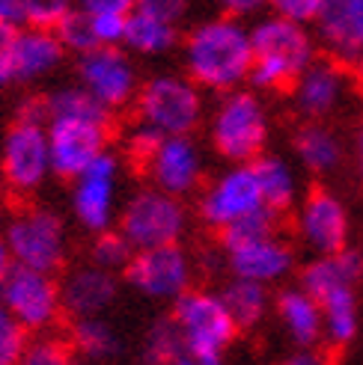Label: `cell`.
Here are the masks:
<instances>
[{"label":"cell","instance_id":"cell-1","mask_svg":"<svg viewBox=\"0 0 363 365\" xmlns=\"http://www.w3.org/2000/svg\"><path fill=\"white\" fill-rule=\"evenodd\" d=\"M250 30L235 15L209 18L185 36V71L209 93H229L250 78Z\"/></svg>","mask_w":363,"mask_h":365},{"label":"cell","instance_id":"cell-2","mask_svg":"<svg viewBox=\"0 0 363 365\" xmlns=\"http://www.w3.org/2000/svg\"><path fill=\"white\" fill-rule=\"evenodd\" d=\"M253 63H250V83L262 93L289 96L304 68L316 60L313 36L304 24L286 21L271 15L250 30Z\"/></svg>","mask_w":363,"mask_h":365},{"label":"cell","instance_id":"cell-3","mask_svg":"<svg viewBox=\"0 0 363 365\" xmlns=\"http://www.w3.org/2000/svg\"><path fill=\"white\" fill-rule=\"evenodd\" d=\"M170 318L176 321L182 341H185V356L203 362H221V356L239 339V324L232 321L229 309L221 297V291L209 288H188L173 300Z\"/></svg>","mask_w":363,"mask_h":365},{"label":"cell","instance_id":"cell-4","mask_svg":"<svg viewBox=\"0 0 363 365\" xmlns=\"http://www.w3.org/2000/svg\"><path fill=\"white\" fill-rule=\"evenodd\" d=\"M212 149L229 163L257 160L268 143V113L257 93L229 89L217 101L209 122Z\"/></svg>","mask_w":363,"mask_h":365},{"label":"cell","instance_id":"cell-5","mask_svg":"<svg viewBox=\"0 0 363 365\" xmlns=\"http://www.w3.org/2000/svg\"><path fill=\"white\" fill-rule=\"evenodd\" d=\"M134 113L140 125L152 128L161 137L194 134V128L203 119V89L188 75H155L140 83Z\"/></svg>","mask_w":363,"mask_h":365},{"label":"cell","instance_id":"cell-6","mask_svg":"<svg viewBox=\"0 0 363 365\" xmlns=\"http://www.w3.org/2000/svg\"><path fill=\"white\" fill-rule=\"evenodd\" d=\"M185 229H188L185 202L152 185L137 190L119 211V232L131 241L134 250L179 244Z\"/></svg>","mask_w":363,"mask_h":365},{"label":"cell","instance_id":"cell-7","mask_svg":"<svg viewBox=\"0 0 363 365\" xmlns=\"http://www.w3.org/2000/svg\"><path fill=\"white\" fill-rule=\"evenodd\" d=\"M4 241L12 252V262L21 267L57 273L66 264V226L51 208L18 211L6 226Z\"/></svg>","mask_w":363,"mask_h":365},{"label":"cell","instance_id":"cell-8","mask_svg":"<svg viewBox=\"0 0 363 365\" xmlns=\"http://www.w3.org/2000/svg\"><path fill=\"white\" fill-rule=\"evenodd\" d=\"M0 306L15 321H21L30 333H45L63 315V294L54 273L12 264L0 282Z\"/></svg>","mask_w":363,"mask_h":365},{"label":"cell","instance_id":"cell-9","mask_svg":"<svg viewBox=\"0 0 363 365\" xmlns=\"http://www.w3.org/2000/svg\"><path fill=\"white\" fill-rule=\"evenodd\" d=\"M122 277L137 294L173 303L194 282V262L182 244L146 247V250H134Z\"/></svg>","mask_w":363,"mask_h":365},{"label":"cell","instance_id":"cell-10","mask_svg":"<svg viewBox=\"0 0 363 365\" xmlns=\"http://www.w3.org/2000/svg\"><path fill=\"white\" fill-rule=\"evenodd\" d=\"M81 86L93 98H99L107 110H122L137 98V68L119 45H99L78 57Z\"/></svg>","mask_w":363,"mask_h":365},{"label":"cell","instance_id":"cell-11","mask_svg":"<svg viewBox=\"0 0 363 365\" xmlns=\"http://www.w3.org/2000/svg\"><path fill=\"white\" fill-rule=\"evenodd\" d=\"M265 202L257 185V175H253V167L250 163H232L227 173H221L212 185L203 187L197 202V214L203 226L217 235L229 223L242 220V217L253 214Z\"/></svg>","mask_w":363,"mask_h":365},{"label":"cell","instance_id":"cell-12","mask_svg":"<svg viewBox=\"0 0 363 365\" xmlns=\"http://www.w3.org/2000/svg\"><path fill=\"white\" fill-rule=\"evenodd\" d=\"M4 178L15 193H33L45 185L51 170V149H48V122L15 119L4 140Z\"/></svg>","mask_w":363,"mask_h":365},{"label":"cell","instance_id":"cell-13","mask_svg":"<svg viewBox=\"0 0 363 365\" xmlns=\"http://www.w3.org/2000/svg\"><path fill=\"white\" fill-rule=\"evenodd\" d=\"M298 238L316 255H331L349 247L352 220L346 202L324 185H313L298 205L295 217Z\"/></svg>","mask_w":363,"mask_h":365},{"label":"cell","instance_id":"cell-14","mask_svg":"<svg viewBox=\"0 0 363 365\" xmlns=\"http://www.w3.org/2000/svg\"><path fill=\"white\" fill-rule=\"evenodd\" d=\"M143 175L152 181V187L185 199L203 187V178H206L203 152L191 140V134L161 137L152 158L143 167Z\"/></svg>","mask_w":363,"mask_h":365},{"label":"cell","instance_id":"cell-15","mask_svg":"<svg viewBox=\"0 0 363 365\" xmlns=\"http://www.w3.org/2000/svg\"><path fill=\"white\" fill-rule=\"evenodd\" d=\"M116 187H119V160L104 152L75 178L71 187V211L86 232H104L116 217Z\"/></svg>","mask_w":363,"mask_h":365},{"label":"cell","instance_id":"cell-16","mask_svg":"<svg viewBox=\"0 0 363 365\" xmlns=\"http://www.w3.org/2000/svg\"><path fill=\"white\" fill-rule=\"evenodd\" d=\"M114 128L84 119H48L51 170L60 178L75 181L99 155L107 152Z\"/></svg>","mask_w":363,"mask_h":365},{"label":"cell","instance_id":"cell-17","mask_svg":"<svg viewBox=\"0 0 363 365\" xmlns=\"http://www.w3.org/2000/svg\"><path fill=\"white\" fill-rule=\"evenodd\" d=\"M349 81V68L337 63L328 53L316 57L310 66L304 68V75L292 86V104L304 122H322L328 119L342 96V86Z\"/></svg>","mask_w":363,"mask_h":365},{"label":"cell","instance_id":"cell-18","mask_svg":"<svg viewBox=\"0 0 363 365\" xmlns=\"http://www.w3.org/2000/svg\"><path fill=\"white\" fill-rule=\"evenodd\" d=\"M227 252V267L232 277L250 279L259 285H271L283 279L286 273H292L295 267V247L289 244L283 235H268V238L250 241L242 247L224 250Z\"/></svg>","mask_w":363,"mask_h":365},{"label":"cell","instance_id":"cell-19","mask_svg":"<svg viewBox=\"0 0 363 365\" xmlns=\"http://www.w3.org/2000/svg\"><path fill=\"white\" fill-rule=\"evenodd\" d=\"M63 312L71 318H96L114 306L119 294V282L114 270H104L99 264H84L69 270L60 282Z\"/></svg>","mask_w":363,"mask_h":365},{"label":"cell","instance_id":"cell-20","mask_svg":"<svg viewBox=\"0 0 363 365\" xmlns=\"http://www.w3.org/2000/svg\"><path fill=\"white\" fill-rule=\"evenodd\" d=\"M63 53H66V48L57 39V33L45 30V27L24 24V30L18 27L12 33V39L6 42L12 81H36V78L48 75V71L60 66Z\"/></svg>","mask_w":363,"mask_h":365},{"label":"cell","instance_id":"cell-21","mask_svg":"<svg viewBox=\"0 0 363 365\" xmlns=\"http://www.w3.org/2000/svg\"><path fill=\"white\" fill-rule=\"evenodd\" d=\"M277 318L286 327L289 339H292L298 348H316L324 341V321H322V306L313 294H307L301 285L295 288H283L277 300Z\"/></svg>","mask_w":363,"mask_h":365},{"label":"cell","instance_id":"cell-22","mask_svg":"<svg viewBox=\"0 0 363 365\" xmlns=\"http://www.w3.org/2000/svg\"><path fill=\"white\" fill-rule=\"evenodd\" d=\"M360 277H363V252L354 247H346L339 252L316 255L313 262H307L301 267L298 285L319 300L324 291H331L337 285H357Z\"/></svg>","mask_w":363,"mask_h":365},{"label":"cell","instance_id":"cell-23","mask_svg":"<svg viewBox=\"0 0 363 365\" xmlns=\"http://www.w3.org/2000/svg\"><path fill=\"white\" fill-rule=\"evenodd\" d=\"M316 30H319L322 53H328V57H334L337 63L349 68L363 48V39L357 36L352 18H349L346 0H324V6L316 18Z\"/></svg>","mask_w":363,"mask_h":365},{"label":"cell","instance_id":"cell-24","mask_svg":"<svg viewBox=\"0 0 363 365\" xmlns=\"http://www.w3.org/2000/svg\"><path fill=\"white\" fill-rule=\"evenodd\" d=\"M324 321V344L334 351L349 348L357 336V294L354 285H337L319 297Z\"/></svg>","mask_w":363,"mask_h":365},{"label":"cell","instance_id":"cell-25","mask_svg":"<svg viewBox=\"0 0 363 365\" xmlns=\"http://www.w3.org/2000/svg\"><path fill=\"white\" fill-rule=\"evenodd\" d=\"M292 145L298 152V160L316 175L337 170L342 160V143L337 140L331 128H324L322 122H304L292 137Z\"/></svg>","mask_w":363,"mask_h":365},{"label":"cell","instance_id":"cell-26","mask_svg":"<svg viewBox=\"0 0 363 365\" xmlns=\"http://www.w3.org/2000/svg\"><path fill=\"white\" fill-rule=\"evenodd\" d=\"M250 167H253V175H257L262 202L268 208L286 214L289 208L295 205L298 185H295V175H292V170H289V163L283 158L262 152L257 160H250Z\"/></svg>","mask_w":363,"mask_h":365},{"label":"cell","instance_id":"cell-27","mask_svg":"<svg viewBox=\"0 0 363 365\" xmlns=\"http://www.w3.org/2000/svg\"><path fill=\"white\" fill-rule=\"evenodd\" d=\"M221 297L229 309L232 321L239 324V330H253V327H259L262 318L268 315V285L232 277L221 288Z\"/></svg>","mask_w":363,"mask_h":365},{"label":"cell","instance_id":"cell-28","mask_svg":"<svg viewBox=\"0 0 363 365\" xmlns=\"http://www.w3.org/2000/svg\"><path fill=\"white\" fill-rule=\"evenodd\" d=\"M176 42H179L176 24L161 21V18L146 15V12H140V9H134L129 15L122 45H129L134 53H146V57H155V53H167L170 48H176Z\"/></svg>","mask_w":363,"mask_h":365},{"label":"cell","instance_id":"cell-29","mask_svg":"<svg viewBox=\"0 0 363 365\" xmlns=\"http://www.w3.org/2000/svg\"><path fill=\"white\" fill-rule=\"evenodd\" d=\"M45 101H48V119H84V122L114 128V110H107V107L99 98L89 96L84 86L57 89V93L48 96Z\"/></svg>","mask_w":363,"mask_h":365},{"label":"cell","instance_id":"cell-30","mask_svg":"<svg viewBox=\"0 0 363 365\" xmlns=\"http://www.w3.org/2000/svg\"><path fill=\"white\" fill-rule=\"evenodd\" d=\"M69 341L71 348H75L78 356L84 359H111L116 356L119 351V336L114 333V327L101 321L99 315L96 318H75V324H71L69 330Z\"/></svg>","mask_w":363,"mask_h":365},{"label":"cell","instance_id":"cell-31","mask_svg":"<svg viewBox=\"0 0 363 365\" xmlns=\"http://www.w3.org/2000/svg\"><path fill=\"white\" fill-rule=\"evenodd\" d=\"M280 229H283V214L262 205L253 214H247V217H242V220H235L227 229L217 232V244H221V250H232V247L268 238V235H277Z\"/></svg>","mask_w":363,"mask_h":365},{"label":"cell","instance_id":"cell-32","mask_svg":"<svg viewBox=\"0 0 363 365\" xmlns=\"http://www.w3.org/2000/svg\"><path fill=\"white\" fill-rule=\"evenodd\" d=\"M185 356V341L170 315L158 318L143 339V362L146 365H173Z\"/></svg>","mask_w":363,"mask_h":365},{"label":"cell","instance_id":"cell-33","mask_svg":"<svg viewBox=\"0 0 363 365\" xmlns=\"http://www.w3.org/2000/svg\"><path fill=\"white\" fill-rule=\"evenodd\" d=\"M134 255V247L131 241L125 238L119 229H104V232H96L93 238V247H89V262L104 267V270H125V264L131 262Z\"/></svg>","mask_w":363,"mask_h":365},{"label":"cell","instance_id":"cell-34","mask_svg":"<svg viewBox=\"0 0 363 365\" xmlns=\"http://www.w3.org/2000/svg\"><path fill=\"white\" fill-rule=\"evenodd\" d=\"M54 33H57V39L63 42L66 51L71 53H86V51H93L99 48V39H96V30H93V18H89V12L84 9H71L63 21L54 27Z\"/></svg>","mask_w":363,"mask_h":365},{"label":"cell","instance_id":"cell-35","mask_svg":"<svg viewBox=\"0 0 363 365\" xmlns=\"http://www.w3.org/2000/svg\"><path fill=\"white\" fill-rule=\"evenodd\" d=\"M15 365H75V348L69 339L39 336L27 341V348Z\"/></svg>","mask_w":363,"mask_h":365},{"label":"cell","instance_id":"cell-36","mask_svg":"<svg viewBox=\"0 0 363 365\" xmlns=\"http://www.w3.org/2000/svg\"><path fill=\"white\" fill-rule=\"evenodd\" d=\"M27 327L21 321H15V315H9L4 306H0V365H15L21 359L24 348H27Z\"/></svg>","mask_w":363,"mask_h":365},{"label":"cell","instance_id":"cell-37","mask_svg":"<svg viewBox=\"0 0 363 365\" xmlns=\"http://www.w3.org/2000/svg\"><path fill=\"white\" fill-rule=\"evenodd\" d=\"M21 6H24V24L54 30L75 9V0H21Z\"/></svg>","mask_w":363,"mask_h":365},{"label":"cell","instance_id":"cell-38","mask_svg":"<svg viewBox=\"0 0 363 365\" xmlns=\"http://www.w3.org/2000/svg\"><path fill=\"white\" fill-rule=\"evenodd\" d=\"M268 6L274 9L277 18H286V21L307 27V24H316L324 0H268Z\"/></svg>","mask_w":363,"mask_h":365},{"label":"cell","instance_id":"cell-39","mask_svg":"<svg viewBox=\"0 0 363 365\" xmlns=\"http://www.w3.org/2000/svg\"><path fill=\"white\" fill-rule=\"evenodd\" d=\"M93 18V30L99 45H122L125 39V24L129 15H116V12H101V15H89Z\"/></svg>","mask_w":363,"mask_h":365},{"label":"cell","instance_id":"cell-40","mask_svg":"<svg viewBox=\"0 0 363 365\" xmlns=\"http://www.w3.org/2000/svg\"><path fill=\"white\" fill-rule=\"evenodd\" d=\"M188 4L191 0H137L134 9L146 12V15H155V18H161V21H170V24L179 27V21L188 12Z\"/></svg>","mask_w":363,"mask_h":365},{"label":"cell","instance_id":"cell-41","mask_svg":"<svg viewBox=\"0 0 363 365\" xmlns=\"http://www.w3.org/2000/svg\"><path fill=\"white\" fill-rule=\"evenodd\" d=\"M137 0H75V6L89 12V15H101V12H116V15H131Z\"/></svg>","mask_w":363,"mask_h":365},{"label":"cell","instance_id":"cell-42","mask_svg":"<svg viewBox=\"0 0 363 365\" xmlns=\"http://www.w3.org/2000/svg\"><path fill=\"white\" fill-rule=\"evenodd\" d=\"M280 365H334V356L319 348H301L298 354L286 356Z\"/></svg>","mask_w":363,"mask_h":365},{"label":"cell","instance_id":"cell-43","mask_svg":"<svg viewBox=\"0 0 363 365\" xmlns=\"http://www.w3.org/2000/svg\"><path fill=\"white\" fill-rule=\"evenodd\" d=\"M0 27H24V6L21 0H0Z\"/></svg>","mask_w":363,"mask_h":365},{"label":"cell","instance_id":"cell-44","mask_svg":"<svg viewBox=\"0 0 363 365\" xmlns=\"http://www.w3.org/2000/svg\"><path fill=\"white\" fill-rule=\"evenodd\" d=\"M217 4L224 6L227 15H235V18H242V15H253L257 9H262L268 0H217Z\"/></svg>","mask_w":363,"mask_h":365},{"label":"cell","instance_id":"cell-45","mask_svg":"<svg viewBox=\"0 0 363 365\" xmlns=\"http://www.w3.org/2000/svg\"><path fill=\"white\" fill-rule=\"evenodd\" d=\"M346 9H349V18H352L357 36L363 39V0H346Z\"/></svg>","mask_w":363,"mask_h":365},{"label":"cell","instance_id":"cell-46","mask_svg":"<svg viewBox=\"0 0 363 365\" xmlns=\"http://www.w3.org/2000/svg\"><path fill=\"white\" fill-rule=\"evenodd\" d=\"M349 78L354 81V86H357L360 93H363V48H360V53L354 57V63L349 66Z\"/></svg>","mask_w":363,"mask_h":365},{"label":"cell","instance_id":"cell-47","mask_svg":"<svg viewBox=\"0 0 363 365\" xmlns=\"http://www.w3.org/2000/svg\"><path fill=\"white\" fill-rule=\"evenodd\" d=\"M12 252H9V247H6V241L4 238H0V282H4V277H6V273L12 270Z\"/></svg>","mask_w":363,"mask_h":365},{"label":"cell","instance_id":"cell-48","mask_svg":"<svg viewBox=\"0 0 363 365\" xmlns=\"http://www.w3.org/2000/svg\"><path fill=\"white\" fill-rule=\"evenodd\" d=\"M12 81V68H9V57H6V45H0V86Z\"/></svg>","mask_w":363,"mask_h":365},{"label":"cell","instance_id":"cell-49","mask_svg":"<svg viewBox=\"0 0 363 365\" xmlns=\"http://www.w3.org/2000/svg\"><path fill=\"white\" fill-rule=\"evenodd\" d=\"M354 149H357V167H360V178H363V122H360V128H357Z\"/></svg>","mask_w":363,"mask_h":365},{"label":"cell","instance_id":"cell-50","mask_svg":"<svg viewBox=\"0 0 363 365\" xmlns=\"http://www.w3.org/2000/svg\"><path fill=\"white\" fill-rule=\"evenodd\" d=\"M173 365H217V362H203V359H194V356H182V359L173 362Z\"/></svg>","mask_w":363,"mask_h":365}]
</instances>
